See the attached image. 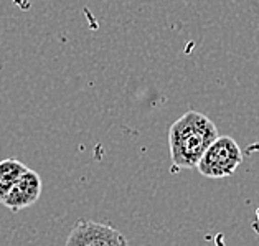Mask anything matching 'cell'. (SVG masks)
I'll return each instance as SVG.
<instances>
[{
  "instance_id": "cell-4",
  "label": "cell",
  "mask_w": 259,
  "mask_h": 246,
  "mask_svg": "<svg viewBox=\"0 0 259 246\" xmlns=\"http://www.w3.org/2000/svg\"><path fill=\"white\" fill-rule=\"evenodd\" d=\"M41 179L35 170L28 169L18 182L14 185V188L9 192L7 197L4 198L2 205L7 207L12 212H20L23 208L33 205L38 201L41 195Z\"/></svg>"
},
{
  "instance_id": "cell-1",
  "label": "cell",
  "mask_w": 259,
  "mask_h": 246,
  "mask_svg": "<svg viewBox=\"0 0 259 246\" xmlns=\"http://www.w3.org/2000/svg\"><path fill=\"white\" fill-rule=\"evenodd\" d=\"M218 139V129L210 117L198 111H188L170 126V159L177 169L198 166L206 149Z\"/></svg>"
},
{
  "instance_id": "cell-5",
  "label": "cell",
  "mask_w": 259,
  "mask_h": 246,
  "mask_svg": "<svg viewBox=\"0 0 259 246\" xmlns=\"http://www.w3.org/2000/svg\"><path fill=\"white\" fill-rule=\"evenodd\" d=\"M28 167L17 159H4L0 160V203L7 197L9 192L14 188L18 179L27 172Z\"/></svg>"
},
{
  "instance_id": "cell-3",
  "label": "cell",
  "mask_w": 259,
  "mask_h": 246,
  "mask_svg": "<svg viewBox=\"0 0 259 246\" xmlns=\"http://www.w3.org/2000/svg\"><path fill=\"white\" fill-rule=\"evenodd\" d=\"M66 246H129L121 231L109 225L81 220L69 231Z\"/></svg>"
},
{
  "instance_id": "cell-2",
  "label": "cell",
  "mask_w": 259,
  "mask_h": 246,
  "mask_svg": "<svg viewBox=\"0 0 259 246\" xmlns=\"http://www.w3.org/2000/svg\"><path fill=\"white\" fill-rule=\"evenodd\" d=\"M243 162L238 142L230 136H218L198 162V172L208 179H225L236 172Z\"/></svg>"
}]
</instances>
